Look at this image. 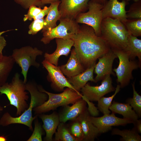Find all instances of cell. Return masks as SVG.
I'll return each mask as SVG.
<instances>
[{"instance_id": "1", "label": "cell", "mask_w": 141, "mask_h": 141, "mask_svg": "<svg viewBox=\"0 0 141 141\" xmlns=\"http://www.w3.org/2000/svg\"><path fill=\"white\" fill-rule=\"evenodd\" d=\"M71 39L77 56L86 69L95 64L97 59L111 49L105 41L87 25L80 28Z\"/></svg>"}, {"instance_id": "2", "label": "cell", "mask_w": 141, "mask_h": 141, "mask_svg": "<svg viewBox=\"0 0 141 141\" xmlns=\"http://www.w3.org/2000/svg\"><path fill=\"white\" fill-rule=\"evenodd\" d=\"M26 90L30 93L31 96L28 108L17 117L12 116L8 112L5 113L0 119L1 126H5L12 124H21L27 126L31 131L33 130L32 122L38 116L37 115L32 116L33 109L47 101L48 96L45 93L41 91L39 85L32 81H29L26 83Z\"/></svg>"}, {"instance_id": "3", "label": "cell", "mask_w": 141, "mask_h": 141, "mask_svg": "<svg viewBox=\"0 0 141 141\" xmlns=\"http://www.w3.org/2000/svg\"><path fill=\"white\" fill-rule=\"evenodd\" d=\"M101 36L113 50L125 51L131 34L124 24L118 19H103L101 27Z\"/></svg>"}, {"instance_id": "4", "label": "cell", "mask_w": 141, "mask_h": 141, "mask_svg": "<svg viewBox=\"0 0 141 141\" xmlns=\"http://www.w3.org/2000/svg\"><path fill=\"white\" fill-rule=\"evenodd\" d=\"M26 83L20 78L18 73H15L11 81L0 87V93L6 95L10 104L17 109L16 116H20L29 106L27 103L29 97L26 91Z\"/></svg>"}, {"instance_id": "5", "label": "cell", "mask_w": 141, "mask_h": 141, "mask_svg": "<svg viewBox=\"0 0 141 141\" xmlns=\"http://www.w3.org/2000/svg\"><path fill=\"white\" fill-rule=\"evenodd\" d=\"M39 87L41 91L48 95V99L42 104L33 109V111L36 115H38L51 110H54L59 107L73 104L82 98V94L69 87H67L61 93L55 94L46 91L41 86L39 85Z\"/></svg>"}, {"instance_id": "6", "label": "cell", "mask_w": 141, "mask_h": 141, "mask_svg": "<svg viewBox=\"0 0 141 141\" xmlns=\"http://www.w3.org/2000/svg\"><path fill=\"white\" fill-rule=\"evenodd\" d=\"M43 52L37 48L30 46L13 50L11 56L15 62L21 67L25 83L27 82V73L30 67L31 66L37 68L39 67L40 64L36 61V59L37 56L42 55Z\"/></svg>"}, {"instance_id": "7", "label": "cell", "mask_w": 141, "mask_h": 141, "mask_svg": "<svg viewBox=\"0 0 141 141\" xmlns=\"http://www.w3.org/2000/svg\"><path fill=\"white\" fill-rule=\"evenodd\" d=\"M59 25L43 32L40 41L45 44H48L54 39H71L78 32L80 28L78 23L74 19L61 18Z\"/></svg>"}, {"instance_id": "8", "label": "cell", "mask_w": 141, "mask_h": 141, "mask_svg": "<svg viewBox=\"0 0 141 141\" xmlns=\"http://www.w3.org/2000/svg\"><path fill=\"white\" fill-rule=\"evenodd\" d=\"M104 4L97 0H90L88 3L87 12L80 13L77 16L75 21L78 23L91 27L96 34L101 36V27L103 19L102 9Z\"/></svg>"}, {"instance_id": "9", "label": "cell", "mask_w": 141, "mask_h": 141, "mask_svg": "<svg viewBox=\"0 0 141 141\" xmlns=\"http://www.w3.org/2000/svg\"><path fill=\"white\" fill-rule=\"evenodd\" d=\"M119 60L118 67L114 69L117 77V82L120 84V88H123L128 85L131 80L132 79V73L137 69L140 66L136 61L130 60L127 53L124 50H113Z\"/></svg>"}, {"instance_id": "10", "label": "cell", "mask_w": 141, "mask_h": 141, "mask_svg": "<svg viewBox=\"0 0 141 141\" xmlns=\"http://www.w3.org/2000/svg\"><path fill=\"white\" fill-rule=\"evenodd\" d=\"M110 75L106 76L99 86H91L87 83L80 90L82 98L88 104L90 102L98 101L105 95L115 90Z\"/></svg>"}, {"instance_id": "11", "label": "cell", "mask_w": 141, "mask_h": 141, "mask_svg": "<svg viewBox=\"0 0 141 141\" xmlns=\"http://www.w3.org/2000/svg\"><path fill=\"white\" fill-rule=\"evenodd\" d=\"M42 63L48 72L47 79L51 83V86L53 89L57 91H63L64 87H69L77 92L64 76L59 66H55L45 60Z\"/></svg>"}, {"instance_id": "12", "label": "cell", "mask_w": 141, "mask_h": 141, "mask_svg": "<svg viewBox=\"0 0 141 141\" xmlns=\"http://www.w3.org/2000/svg\"><path fill=\"white\" fill-rule=\"evenodd\" d=\"M88 118L98 128L100 134L109 131L112 126H124L133 122L130 119L118 118L113 113L111 114H104L99 117L91 116L89 115Z\"/></svg>"}, {"instance_id": "13", "label": "cell", "mask_w": 141, "mask_h": 141, "mask_svg": "<svg viewBox=\"0 0 141 141\" xmlns=\"http://www.w3.org/2000/svg\"><path fill=\"white\" fill-rule=\"evenodd\" d=\"M128 4L126 0H122L121 2L118 0L107 1L102 9L103 19L107 18L118 19L123 23L127 19L125 7Z\"/></svg>"}, {"instance_id": "14", "label": "cell", "mask_w": 141, "mask_h": 141, "mask_svg": "<svg viewBox=\"0 0 141 141\" xmlns=\"http://www.w3.org/2000/svg\"><path fill=\"white\" fill-rule=\"evenodd\" d=\"M90 0H61L58 7L61 18L74 19L81 12L88 8Z\"/></svg>"}, {"instance_id": "15", "label": "cell", "mask_w": 141, "mask_h": 141, "mask_svg": "<svg viewBox=\"0 0 141 141\" xmlns=\"http://www.w3.org/2000/svg\"><path fill=\"white\" fill-rule=\"evenodd\" d=\"M117 56L111 49L102 57L99 58L98 62L95 66V73L96 76L94 79L95 83L102 80L107 75L114 73L112 70V65L114 59Z\"/></svg>"}, {"instance_id": "16", "label": "cell", "mask_w": 141, "mask_h": 141, "mask_svg": "<svg viewBox=\"0 0 141 141\" xmlns=\"http://www.w3.org/2000/svg\"><path fill=\"white\" fill-rule=\"evenodd\" d=\"M57 48L55 51L51 54L45 53L44 57L45 60L51 64L57 66L59 58L60 56L64 55L67 56L69 54L74 42L71 39H66L56 38Z\"/></svg>"}, {"instance_id": "17", "label": "cell", "mask_w": 141, "mask_h": 141, "mask_svg": "<svg viewBox=\"0 0 141 141\" xmlns=\"http://www.w3.org/2000/svg\"><path fill=\"white\" fill-rule=\"evenodd\" d=\"M86 103L82 98L71 106L67 105L63 107L58 114L60 122L66 123L68 120H72L77 118L87 108Z\"/></svg>"}, {"instance_id": "18", "label": "cell", "mask_w": 141, "mask_h": 141, "mask_svg": "<svg viewBox=\"0 0 141 141\" xmlns=\"http://www.w3.org/2000/svg\"><path fill=\"white\" fill-rule=\"evenodd\" d=\"M38 116L43 122L42 127L46 132L44 140L52 141L53 135L55 133L56 130L60 122L59 114L55 111L50 114H42Z\"/></svg>"}, {"instance_id": "19", "label": "cell", "mask_w": 141, "mask_h": 141, "mask_svg": "<svg viewBox=\"0 0 141 141\" xmlns=\"http://www.w3.org/2000/svg\"><path fill=\"white\" fill-rule=\"evenodd\" d=\"M59 67L63 74L68 78L77 75L85 70L79 59L74 48L71 50L67 63Z\"/></svg>"}, {"instance_id": "20", "label": "cell", "mask_w": 141, "mask_h": 141, "mask_svg": "<svg viewBox=\"0 0 141 141\" xmlns=\"http://www.w3.org/2000/svg\"><path fill=\"white\" fill-rule=\"evenodd\" d=\"M89 113L87 108L78 117L84 133V141H93L100 134L98 128L88 119Z\"/></svg>"}, {"instance_id": "21", "label": "cell", "mask_w": 141, "mask_h": 141, "mask_svg": "<svg viewBox=\"0 0 141 141\" xmlns=\"http://www.w3.org/2000/svg\"><path fill=\"white\" fill-rule=\"evenodd\" d=\"M95 64L77 75L67 78L68 82L77 92H80L81 89L88 81L95 83L93 75Z\"/></svg>"}, {"instance_id": "22", "label": "cell", "mask_w": 141, "mask_h": 141, "mask_svg": "<svg viewBox=\"0 0 141 141\" xmlns=\"http://www.w3.org/2000/svg\"><path fill=\"white\" fill-rule=\"evenodd\" d=\"M132 108L128 103H121L113 101L109 107V109L112 113L121 114L123 116L124 118L131 120L133 122L138 120L139 117Z\"/></svg>"}, {"instance_id": "23", "label": "cell", "mask_w": 141, "mask_h": 141, "mask_svg": "<svg viewBox=\"0 0 141 141\" xmlns=\"http://www.w3.org/2000/svg\"><path fill=\"white\" fill-rule=\"evenodd\" d=\"M61 1H57L50 4L51 7L47 16L44 19L42 32L50 30L56 26L57 21L61 18L58 10V6Z\"/></svg>"}, {"instance_id": "24", "label": "cell", "mask_w": 141, "mask_h": 141, "mask_svg": "<svg viewBox=\"0 0 141 141\" xmlns=\"http://www.w3.org/2000/svg\"><path fill=\"white\" fill-rule=\"evenodd\" d=\"M15 63L11 55H3L0 59V87L7 82Z\"/></svg>"}, {"instance_id": "25", "label": "cell", "mask_w": 141, "mask_h": 141, "mask_svg": "<svg viewBox=\"0 0 141 141\" xmlns=\"http://www.w3.org/2000/svg\"><path fill=\"white\" fill-rule=\"evenodd\" d=\"M128 55L130 59H133L137 57L140 66L141 61V40L137 37L130 34L128 39L126 48L125 51Z\"/></svg>"}, {"instance_id": "26", "label": "cell", "mask_w": 141, "mask_h": 141, "mask_svg": "<svg viewBox=\"0 0 141 141\" xmlns=\"http://www.w3.org/2000/svg\"><path fill=\"white\" fill-rule=\"evenodd\" d=\"M134 127L131 130H120L118 128L112 130L111 134L121 136L120 140L123 141H140L141 137Z\"/></svg>"}, {"instance_id": "27", "label": "cell", "mask_w": 141, "mask_h": 141, "mask_svg": "<svg viewBox=\"0 0 141 141\" xmlns=\"http://www.w3.org/2000/svg\"><path fill=\"white\" fill-rule=\"evenodd\" d=\"M56 132L54 140L56 141H77L70 133L68 126L60 122Z\"/></svg>"}, {"instance_id": "28", "label": "cell", "mask_w": 141, "mask_h": 141, "mask_svg": "<svg viewBox=\"0 0 141 141\" xmlns=\"http://www.w3.org/2000/svg\"><path fill=\"white\" fill-rule=\"evenodd\" d=\"M120 85L118 84L115 88V92L113 95L108 97L103 96L97 101V109L104 115L110 114V111L109 110V108L112 104L113 98L120 91Z\"/></svg>"}, {"instance_id": "29", "label": "cell", "mask_w": 141, "mask_h": 141, "mask_svg": "<svg viewBox=\"0 0 141 141\" xmlns=\"http://www.w3.org/2000/svg\"><path fill=\"white\" fill-rule=\"evenodd\" d=\"M122 23L130 33L133 36H141V19H127Z\"/></svg>"}, {"instance_id": "30", "label": "cell", "mask_w": 141, "mask_h": 141, "mask_svg": "<svg viewBox=\"0 0 141 141\" xmlns=\"http://www.w3.org/2000/svg\"><path fill=\"white\" fill-rule=\"evenodd\" d=\"M71 121H72L71 124L68 125L70 133L77 141H84V133L81 124L78 118Z\"/></svg>"}, {"instance_id": "31", "label": "cell", "mask_w": 141, "mask_h": 141, "mask_svg": "<svg viewBox=\"0 0 141 141\" xmlns=\"http://www.w3.org/2000/svg\"><path fill=\"white\" fill-rule=\"evenodd\" d=\"M135 82L132 84L133 91L132 98H129L126 100V103L129 104L133 108L139 117L141 116V96L136 90L134 86Z\"/></svg>"}, {"instance_id": "32", "label": "cell", "mask_w": 141, "mask_h": 141, "mask_svg": "<svg viewBox=\"0 0 141 141\" xmlns=\"http://www.w3.org/2000/svg\"><path fill=\"white\" fill-rule=\"evenodd\" d=\"M126 15L127 19H141V0L131 4Z\"/></svg>"}, {"instance_id": "33", "label": "cell", "mask_w": 141, "mask_h": 141, "mask_svg": "<svg viewBox=\"0 0 141 141\" xmlns=\"http://www.w3.org/2000/svg\"><path fill=\"white\" fill-rule=\"evenodd\" d=\"M34 129L32 135L27 141H42L43 134V127L39 122L38 117L35 119Z\"/></svg>"}, {"instance_id": "34", "label": "cell", "mask_w": 141, "mask_h": 141, "mask_svg": "<svg viewBox=\"0 0 141 141\" xmlns=\"http://www.w3.org/2000/svg\"><path fill=\"white\" fill-rule=\"evenodd\" d=\"M44 20V18L34 20L29 26L28 34L34 35L42 30L43 27Z\"/></svg>"}, {"instance_id": "35", "label": "cell", "mask_w": 141, "mask_h": 141, "mask_svg": "<svg viewBox=\"0 0 141 141\" xmlns=\"http://www.w3.org/2000/svg\"><path fill=\"white\" fill-rule=\"evenodd\" d=\"M16 3L20 5L25 9H27L31 5H34L41 7L43 5L40 0H14Z\"/></svg>"}, {"instance_id": "36", "label": "cell", "mask_w": 141, "mask_h": 141, "mask_svg": "<svg viewBox=\"0 0 141 141\" xmlns=\"http://www.w3.org/2000/svg\"><path fill=\"white\" fill-rule=\"evenodd\" d=\"M27 14L24 15L23 21H26L27 20H31L36 16L42 10L40 7H37L34 5L31 6L28 8Z\"/></svg>"}, {"instance_id": "37", "label": "cell", "mask_w": 141, "mask_h": 141, "mask_svg": "<svg viewBox=\"0 0 141 141\" xmlns=\"http://www.w3.org/2000/svg\"><path fill=\"white\" fill-rule=\"evenodd\" d=\"M51 5H50L49 7L46 6L44 7L41 11L33 18L34 20L40 19L44 18V16L47 15L50 11L51 8Z\"/></svg>"}, {"instance_id": "38", "label": "cell", "mask_w": 141, "mask_h": 141, "mask_svg": "<svg viewBox=\"0 0 141 141\" xmlns=\"http://www.w3.org/2000/svg\"><path fill=\"white\" fill-rule=\"evenodd\" d=\"M10 30H8L0 32V59L3 56L2 52V51L7 44L6 41L2 35L5 32Z\"/></svg>"}, {"instance_id": "39", "label": "cell", "mask_w": 141, "mask_h": 141, "mask_svg": "<svg viewBox=\"0 0 141 141\" xmlns=\"http://www.w3.org/2000/svg\"><path fill=\"white\" fill-rule=\"evenodd\" d=\"M134 126V127L137 132L141 133V119L137 120L133 123Z\"/></svg>"}, {"instance_id": "40", "label": "cell", "mask_w": 141, "mask_h": 141, "mask_svg": "<svg viewBox=\"0 0 141 141\" xmlns=\"http://www.w3.org/2000/svg\"><path fill=\"white\" fill-rule=\"evenodd\" d=\"M42 4L44 5L45 4L51 3L54 2L61 1V0H40Z\"/></svg>"}, {"instance_id": "41", "label": "cell", "mask_w": 141, "mask_h": 141, "mask_svg": "<svg viewBox=\"0 0 141 141\" xmlns=\"http://www.w3.org/2000/svg\"><path fill=\"white\" fill-rule=\"evenodd\" d=\"M7 140V138L4 136H0V141H6Z\"/></svg>"}, {"instance_id": "42", "label": "cell", "mask_w": 141, "mask_h": 141, "mask_svg": "<svg viewBox=\"0 0 141 141\" xmlns=\"http://www.w3.org/2000/svg\"><path fill=\"white\" fill-rule=\"evenodd\" d=\"M100 2L104 4L108 0H97Z\"/></svg>"}, {"instance_id": "43", "label": "cell", "mask_w": 141, "mask_h": 141, "mask_svg": "<svg viewBox=\"0 0 141 141\" xmlns=\"http://www.w3.org/2000/svg\"><path fill=\"white\" fill-rule=\"evenodd\" d=\"M3 108L1 105L0 103V113H1V112L3 111Z\"/></svg>"}, {"instance_id": "44", "label": "cell", "mask_w": 141, "mask_h": 141, "mask_svg": "<svg viewBox=\"0 0 141 141\" xmlns=\"http://www.w3.org/2000/svg\"><path fill=\"white\" fill-rule=\"evenodd\" d=\"M128 2L129 1H130L131 0H126ZM135 2H137L139 0H133Z\"/></svg>"}]
</instances>
